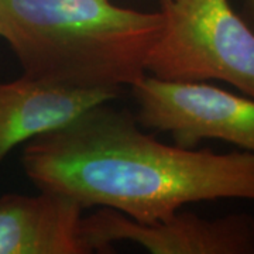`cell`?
I'll return each mask as SVG.
<instances>
[{
    "label": "cell",
    "mask_w": 254,
    "mask_h": 254,
    "mask_svg": "<svg viewBox=\"0 0 254 254\" xmlns=\"http://www.w3.org/2000/svg\"><path fill=\"white\" fill-rule=\"evenodd\" d=\"M108 103L28 141L21 164L38 190L140 223L163 220L187 203L254 200V153L164 144L128 110Z\"/></svg>",
    "instance_id": "1"
},
{
    "label": "cell",
    "mask_w": 254,
    "mask_h": 254,
    "mask_svg": "<svg viewBox=\"0 0 254 254\" xmlns=\"http://www.w3.org/2000/svg\"><path fill=\"white\" fill-rule=\"evenodd\" d=\"M0 24L24 76L120 93L147 73L164 18L112 0H0Z\"/></svg>",
    "instance_id": "2"
},
{
    "label": "cell",
    "mask_w": 254,
    "mask_h": 254,
    "mask_svg": "<svg viewBox=\"0 0 254 254\" xmlns=\"http://www.w3.org/2000/svg\"><path fill=\"white\" fill-rule=\"evenodd\" d=\"M164 24L145 72L163 81H222L254 98V31L229 0H161Z\"/></svg>",
    "instance_id": "3"
},
{
    "label": "cell",
    "mask_w": 254,
    "mask_h": 254,
    "mask_svg": "<svg viewBox=\"0 0 254 254\" xmlns=\"http://www.w3.org/2000/svg\"><path fill=\"white\" fill-rule=\"evenodd\" d=\"M130 88L141 127L168 133L187 148L222 140L254 153V98L206 82L163 81L147 73Z\"/></svg>",
    "instance_id": "4"
},
{
    "label": "cell",
    "mask_w": 254,
    "mask_h": 254,
    "mask_svg": "<svg viewBox=\"0 0 254 254\" xmlns=\"http://www.w3.org/2000/svg\"><path fill=\"white\" fill-rule=\"evenodd\" d=\"M81 236L89 253H110L116 242H134L153 254H254V218L232 213L205 219L175 212L154 223H140L102 208L82 218Z\"/></svg>",
    "instance_id": "5"
},
{
    "label": "cell",
    "mask_w": 254,
    "mask_h": 254,
    "mask_svg": "<svg viewBox=\"0 0 254 254\" xmlns=\"http://www.w3.org/2000/svg\"><path fill=\"white\" fill-rule=\"evenodd\" d=\"M118 96L119 92L58 86L24 75L0 81V164L14 147L64 127L85 110Z\"/></svg>",
    "instance_id": "6"
},
{
    "label": "cell",
    "mask_w": 254,
    "mask_h": 254,
    "mask_svg": "<svg viewBox=\"0 0 254 254\" xmlns=\"http://www.w3.org/2000/svg\"><path fill=\"white\" fill-rule=\"evenodd\" d=\"M82 208L66 196L7 193L0 198V254H89Z\"/></svg>",
    "instance_id": "7"
},
{
    "label": "cell",
    "mask_w": 254,
    "mask_h": 254,
    "mask_svg": "<svg viewBox=\"0 0 254 254\" xmlns=\"http://www.w3.org/2000/svg\"><path fill=\"white\" fill-rule=\"evenodd\" d=\"M242 17L247 21V24L254 31V0H243V11Z\"/></svg>",
    "instance_id": "8"
},
{
    "label": "cell",
    "mask_w": 254,
    "mask_h": 254,
    "mask_svg": "<svg viewBox=\"0 0 254 254\" xmlns=\"http://www.w3.org/2000/svg\"><path fill=\"white\" fill-rule=\"evenodd\" d=\"M3 36V28H1V24H0V37Z\"/></svg>",
    "instance_id": "9"
}]
</instances>
